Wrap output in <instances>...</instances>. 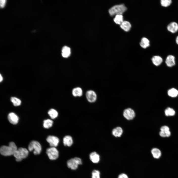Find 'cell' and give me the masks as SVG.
Instances as JSON below:
<instances>
[{
	"label": "cell",
	"instance_id": "6da1fadb",
	"mask_svg": "<svg viewBox=\"0 0 178 178\" xmlns=\"http://www.w3.org/2000/svg\"><path fill=\"white\" fill-rule=\"evenodd\" d=\"M17 147L13 142H10L8 146L3 145L0 149L1 154L4 156H9L13 155L17 150Z\"/></svg>",
	"mask_w": 178,
	"mask_h": 178
},
{
	"label": "cell",
	"instance_id": "7a4b0ae2",
	"mask_svg": "<svg viewBox=\"0 0 178 178\" xmlns=\"http://www.w3.org/2000/svg\"><path fill=\"white\" fill-rule=\"evenodd\" d=\"M127 9V7L124 4H121L112 6L109 9V12L111 16L117 14L122 15Z\"/></svg>",
	"mask_w": 178,
	"mask_h": 178
},
{
	"label": "cell",
	"instance_id": "3957f363",
	"mask_svg": "<svg viewBox=\"0 0 178 178\" xmlns=\"http://www.w3.org/2000/svg\"><path fill=\"white\" fill-rule=\"evenodd\" d=\"M29 153L28 150L25 148L20 147L17 149L13 155L16 158V160L20 161L23 159L26 158Z\"/></svg>",
	"mask_w": 178,
	"mask_h": 178
},
{
	"label": "cell",
	"instance_id": "277c9868",
	"mask_svg": "<svg viewBox=\"0 0 178 178\" xmlns=\"http://www.w3.org/2000/svg\"><path fill=\"white\" fill-rule=\"evenodd\" d=\"M28 150L31 151L34 150L35 155L39 154L42 150L41 146L40 143L36 141H32L30 142L28 146Z\"/></svg>",
	"mask_w": 178,
	"mask_h": 178
},
{
	"label": "cell",
	"instance_id": "5b68a950",
	"mask_svg": "<svg viewBox=\"0 0 178 178\" xmlns=\"http://www.w3.org/2000/svg\"><path fill=\"white\" fill-rule=\"evenodd\" d=\"M67 163L68 168L72 170H75L77 168L79 165L82 164V162L80 158L75 157L68 160Z\"/></svg>",
	"mask_w": 178,
	"mask_h": 178
},
{
	"label": "cell",
	"instance_id": "8992f818",
	"mask_svg": "<svg viewBox=\"0 0 178 178\" xmlns=\"http://www.w3.org/2000/svg\"><path fill=\"white\" fill-rule=\"evenodd\" d=\"M46 152L50 160H55L59 157V152L55 147H51L47 148Z\"/></svg>",
	"mask_w": 178,
	"mask_h": 178
},
{
	"label": "cell",
	"instance_id": "52a82bcc",
	"mask_svg": "<svg viewBox=\"0 0 178 178\" xmlns=\"http://www.w3.org/2000/svg\"><path fill=\"white\" fill-rule=\"evenodd\" d=\"M123 114L125 118L128 120L133 119L135 116V113L134 111L129 108L126 109L124 110Z\"/></svg>",
	"mask_w": 178,
	"mask_h": 178
},
{
	"label": "cell",
	"instance_id": "ba28073f",
	"mask_svg": "<svg viewBox=\"0 0 178 178\" xmlns=\"http://www.w3.org/2000/svg\"><path fill=\"white\" fill-rule=\"evenodd\" d=\"M46 140L51 147H55L58 145L60 140L57 137L53 135H49L46 139Z\"/></svg>",
	"mask_w": 178,
	"mask_h": 178
},
{
	"label": "cell",
	"instance_id": "9c48e42d",
	"mask_svg": "<svg viewBox=\"0 0 178 178\" xmlns=\"http://www.w3.org/2000/svg\"><path fill=\"white\" fill-rule=\"evenodd\" d=\"M86 97L87 100L90 103L95 102L97 99V96L95 92L93 91L90 90L86 93Z\"/></svg>",
	"mask_w": 178,
	"mask_h": 178
},
{
	"label": "cell",
	"instance_id": "30bf717a",
	"mask_svg": "<svg viewBox=\"0 0 178 178\" xmlns=\"http://www.w3.org/2000/svg\"><path fill=\"white\" fill-rule=\"evenodd\" d=\"M9 121L13 124H16L18 122L19 118L18 116L14 113L10 112L8 116Z\"/></svg>",
	"mask_w": 178,
	"mask_h": 178
},
{
	"label": "cell",
	"instance_id": "8fae6325",
	"mask_svg": "<svg viewBox=\"0 0 178 178\" xmlns=\"http://www.w3.org/2000/svg\"><path fill=\"white\" fill-rule=\"evenodd\" d=\"M167 29L172 33H175L178 30V24L175 22H172L167 25Z\"/></svg>",
	"mask_w": 178,
	"mask_h": 178
},
{
	"label": "cell",
	"instance_id": "7c38bea8",
	"mask_svg": "<svg viewBox=\"0 0 178 178\" xmlns=\"http://www.w3.org/2000/svg\"><path fill=\"white\" fill-rule=\"evenodd\" d=\"M89 158L93 163H97L100 160V156L99 154L95 152L91 153L89 155Z\"/></svg>",
	"mask_w": 178,
	"mask_h": 178
},
{
	"label": "cell",
	"instance_id": "4fadbf2b",
	"mask_svg": "<svg viewBox=\"0 0 178 178\" xmlns=\"http://www.w3.org/2000/svg\"><path fill=\"white\" fill-rule=\"evenodd\" d=\"M63 143L65 146L70 147L73 144V140L72 137L69 135L65 136L63 139Z\"/></svg>",
	"mask_w": 178,
	"mask_h": 178
},
{
	"label": "cell",
	"instance_id": "5bb4252c",
	"mask_svg": "<svg viewBox=\"0 0 178 178\" xmlns=\"http://www.w3.org/2000/svg\"><path fill=\"white\" fill-rule=\"evenodd\" d=\"M167 65L169 67H171L175 64V57L172 55H168L165 61Z\"/></svg>",
	"mask_w": 178,
	"mask_h": 178
},
{
	"label": "cell",
	"instance_id": "9a60e30c",
	"mask_svg": "<svg viewBox=\"0 0 178 178\" xmlns=\"http://www.w3.org/2000/svg\"><path fill=\"white\" fill-rule=\"evenodd\" d=\"M123 133L122 128L119 127H118L113 129L112 131V133L113 135L115 137H120Z\"/></svg>",
	"mask_w": 178,
	"mask_h": 178
},
{
	"label": "cell",
	"instance_id": "2e32d148",
	"mask_svg": "<svg viewBox=\"0 0 178 178\" xmlns=\"http://www.w3.org/2000/svg\"><path fill=\"white\" fill-rule=\"evenodd\" d=\"M62 56L64 58H68L71 54L70 49L69 47L67 46H64L62 48Z\"/></svg>",
	"mask_w": 178,
	"mask_h": 178
},
{
	"label": "cell",
	"instance_id": "e0dca14e",
	"mask_svg": "<svg viewBox=\"0 0 178 178\" xmlns=\"http://www.w3.org/2000/svg\"><path fill=\"white\" fill-rule=\"evenodd\" d=\"M131 26L130 23L127 21H123L120 24V27L121 28L126 31H129Z\"/></svg>",
	"mask_w": 178,
	"mask_h": 178
},
{
	"label": "cell",
	"instance_id": "ac0fdd59",
	"mask_svg": "<svg viewBox=\"0 0 178 178\" xmlns=\"http://www.w3.org/2000/svg\"><path fill=\"white\" fill-rule=\"evenodd\" d=\"M153 63L155 66H158L160 65L162 62L163 60L160 56H155L152 59Z\"/></svg>",
	"mask_w": 178,
	"mask_h": 178
},
{
	"label": "cell",
	"instance_id": "d6986e66",
	"mask_svg": "<svg viewBox=\"0 0 178 178\" xmlns=\"http://www.w3.org/2000/svg\"><path fill=\"white\" fill-rule=\"evenodd\" d=\"M151 153L153 157L155 158L158 159L159 158L161 155L160 151L158 149L154 148L151 150Z\"/></svg>",
	"mask_w": 178,
	"mask_h": 178
},
{
	"label": "cell",
	"instance_id": "ffe728a7",
	"mask_svg": "<svg viewBox=\"0 0 178 178\" xmlns=\"http://www.w3.org/2000/svg\"><path fill=\"white\" fill-rule=\"evenodd\" d=\"M72 93L73 96L74 97H80L82 95V90L80 88L76 87L73 89Z\"/></svg>",
	"mask_w": 178,
	"mask_h": 178
},
{
	"label": "cell",
	"instance_id": "44dd1931",
	"mask_svg": "<svg viewBox=\"0 0 178 178\" xmlns=\"http://www.w3.org/2000/svg\"><path fill=\"white\" fill-rule=\"evenodd\" d=\"M140 44L142 47L145 48L150 46V41L147 38L143 37L141 39Z\"/></svg>",
	"mask_w": 178,
	"mask_h": 178
},
{
	"label": "cell",
	"instance_id": "7402d4cb",
	"mask_svg": "<svg viewBox=\"0 0 178 178\" xmlns=\"http://www.w3.org/2000/svg\"><path fill=\"white\" fill-rule=\"evenodd\" d=\"M48 113L50 118L52 119H54L56 118L58 115L57 111L53 109H50L48 111Z\"/></svg>",
	"mask_w": 178,
	"mask_h": 178
},
{
	"label": "cell",
	"instance_id": "603a6c76",
	"mask_svg": "<svg viewBox=\"0 0 178 178\" xmlns=\"http://www.w3.org/2000/svg\"><path fill=\"white\" fill-rule=\"evenodd\" d=\"M167 93L170 96L173 97H175L178 95V91L175 88H172L169 90Z\"/></svg>",
	"mask_w": 178,
	"mask_h": 178
},
{
	"label": "cell",
	"instance_id": "cb8c5ba5",
	"mask_svg": "<svg viewBox=\"0 0 178 178\" xmlns=\"http://www.w3.org/2000/svg\"><path fill=\"white\" fill-rule=\"evenodd\" d=\"M53 123V121L50 119L45 120L44 121L43 126L45 128H49L52 127Z\"/></svg>",
	"mask_w": 178,
	"mask_h": 178
},
{
	"label": "cell",
	"instance_id": "d4e9b609",
	"mask_svg": "<svg viewBox=\"0 0 178 178\" xmlns=\"http://www.w3.org/2000/svg\"><path fill=\"white\" fill-rule=\"evenodd\" d=\"M115 22L116 24H120L123 21V17L122 15L117 14L115 15L113 19Z\"/></svg>",
	"mask_w": 178,
	"mask_h": 178
},
{
	"label": "cell",
	"instance_id": "484cf974",
	"mask_svg": "<svg viewBox=\"0 0 178 178\" xmlns=\"http://www.w3.org/2000/svg\"><path fill=\"white\" fill-rule=\"evenodd\" d=\"M165 113L166 116H173L175 115V112L173 109L168 108L165 110Z\"/></svg>",
	"mask_w": 178,
	"mask_h": 178
},
{
	"label": "cell",
	"instance_id": "4316f807",
	"mask_svg": "<svg viewBox=\"0 0 178 178\" xmlns=\"http://www.w3.org/2000/svg\"><path fill=\"white\" fill-rule=\"evenodd\" d=\"M10 100L15 106H20L21 104V100L16 97H12L11 98Z\"/></svg>",
	"mask_w": 178,
	"mask_h": 178
},
{
	"label": "cell",
	"instance_id": "83f0119b",
	"mask_svg": "<svg viewBox=\"0 0 178 178\" xmlns=\"http://www.w3.org/2000/svg\"><path fill=\"white\" fill-rule=\"evenodd\" d=\"M160 2L162 6L166 7L170 5L172 3V1L171 0H161Z\"/></svg>",
	"mask_w": 178,
	"mask_h": 178
},
{
	"label": "cell",
	"instance_id": "f1b7e54d",
	"mask_svg": "<svg viewBox=\"0 0 178 178\" xmlns=\"http://www.w3.org/2000/svg\"><path fill=\"white\" fill-rule=\"evenodd\" d=\"M92 178H100V173L99 171L95 170L92 173Z\"/></svg>",
	"mask_w": 178,
	"mask_h": 178
},
{
	"label": "cell",
	"instance_id": "f546056e",
	"mask_svg": "<svg viewBox=\"0 0 178 178\" xmlns=\"http://www.w3.org/2000/svg\"><path fill=\"white\" fill-rule=\"evenodd\" d=\"M160 131L165 132L169 131V127L166 126H162L160 129Z\"/></svg>",
	"mask_w": 178,
	"mask_h": 178
},
{
	"label": "cell",
	"instance_id": "4dcf8cb0",
	"mask_svg": "<svg viewBox=\"0 0 178 178\" xmlns=\"http://www.w3.org/2000/svg\"><path fill=\"white\" fill-rule=\"evenodd\" d=\"M118 178H129L126 174L122 173L119 175Z\"/></svg>",
	"mask_w": 178,
	"mask_h": 178
},
{
	"label": "cell",
	"instance_id": "1f68e13d",
	"mask_svg": "<svg viewBox=\"0 0 178 178\" xmlns=\"http://www.w3.org/2000/svg\"><path fill=\"white\" fill-rule=\"evenodd\" d=\"M159 134L160 136L161 137H166V134L165 132L160 131Z\"/></svg>",
	"mask_w": 178,
	"mask_h": 178
},
{
	"label": "cell",
	"instance_id": "d6a6232c",
	"mask_svg": "<svg viewBox=\"0 0 178 178\" xmlns=\"http://www.w3.org/2000/svg\"><path fill=\"white\" fill-rule=\"evenodd\" d=\"M5 1V0H0V7H2L4 6Z\"/></svg>",
	"mask_w": 178,
	"mask_h": 178
},
{
	"label": "cell",
	"instance_id": "836d02e7",
	"mask_svg": "<svg viewBox=\"0 0 178 178\" xmlns=\"http://www.w3.org/2000/svg\"><path fill=\"white\" fill-rule=\"evenodd\" d=\"M176 41L177 44L178 45V36H177L176 38Z\"/></svg>",
	"mask_w": 178,
	"mask_h": 178
},
{
	"label": "cell",
	"instance_id": "e575fe53",
	"mask_svg": "<svg viewBox=\"0 0 178 178\" xmlns=\"http://www.w3.org/2000/svg\"><path fill=\"white\" fill-rule=\"evenodd\" d=\"M3 78L1 75L0 74V82H1L3 80Z\"/></svg>",
	"mask_w": 178,
	"mask_h": 178
}]
</instances>
